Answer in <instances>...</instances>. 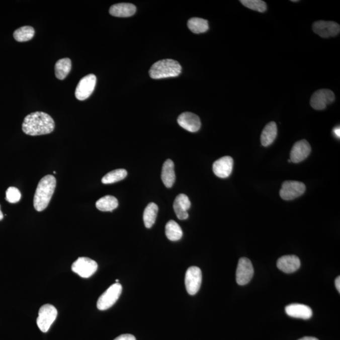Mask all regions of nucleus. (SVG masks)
Listing matches in <instances>:
<instances>
[{"label": "nucleus", "mask_w": 340, "mask_h": 340, "mask_svg": "<svg viewBox=\"0 0 340 340\" xmlns=\"http://www.w3.org/2000/svg\"><path fill=\"white\" fill-rule=\"evenodd\" d=\"M176 172H175L174 162L172 159H167L162 165L161 179L167 188H171L176 182Z\"/></svg>", "instance_id": "obj_19"}, {"label": "nucleus", "mask_w": 340, "mask_h": 340, "mask_svg": "<svg viewBox=\"0 0 340 340\" xmlns=\"http://www.w3.org/2000/svg\"><path fill=\"white\" fill-rule=\"evenodd\" d=\"M333 133L336 137L339 138L340 137V129L339 127H336V128H334L333 130Z\"/></svg>", "instance_id": "obj_33"}, {"label": "nucleus", "mask_w": 340, "mask_h": 340, "mask_svg": "<svg viewBox=\"0 0 340 340\" xmlns=\"http://www.w3.org/2000/svg\"><path fill=\"white\" fill-rule=\"evenodd\" d=\"M306 191V186L302 182L287 181L282 185L280 196L284 201H292L301 196Z\"/></svg>", "instance_id": "obj_7"}, {"label": "nucleus", "mask_w": 340, "mask_h": 340, "mask_svg": "<svg viewBox=\"0 0 340 340\" xmlns=\"http://www.w3.org/2000/svg\"><path fill=\"white\" fill-rule=\"evenodd\" d=\"M254 274L253 267L251 261L247 258L239 259L237 264L236 279L237 284L244 286L248 284Z\"/></svg>", "instance_id": "obj_11"}, {"label": "nucleus", "mask_w": 340, "mask_h": 340, "mask_svg": "<svg viewBox=\"0 0 340 340\" xmlns=\"http://www.w3.org/2000/svg\"><path fill=\"white\" fill-rule=\"evenodd\" d=\"M119 206V202L116 197L106 196L100 199L96 202L97 208L103 212H112Z\"/></svg>", "instance_id": "obj_23"}, {"label": "nucleus", "mask_w": 340, "mask_h": 340, "mask_svg": "<svg viewBox=\"0 0 340 340\" xmlns=\"http://www.w3.org/2000/svg\"><path fill=\"white\" fill-rule=\"evenodd\" d=\"M165 234L170 241H177L182 238L183 231L177 222L170 220L165 227Z\"/></svg>", "instance_id": "obj_22"}, {"label": "nucleus", "mask_w": 340, "mask_h": 340, "mask_svg": "<svg viewBox=\"0 0 340 340\" xmlns=\"http://www.w3.org/2000/svg\"><path fill=\"white\" fill-rule=\"evenodd\" d=\"M191 202L186 195L179 194L175 200L174 211L180 220H186L188 218V210L191 208Z\"/></svg>", "instance_id": "obj_17"}, {"label": "nucleus", "mask_w": 340, "mask_h": 340, "mask_svg": "<svg viewBox=\"0 0 340 340\" xmlns=\"http://www.w3.org/2000/svg\"><path fill=\"white\" fill-rule=\"evenodd\" d=\"M233 168V159L231 156H224L215 161L212 166L215 175L219 178L226 179L230 176Z\"/></svg>", "instance_id": "obj_15"}, {"label": "nucleus", "mask_w": 340, "mask_h": 340, "mask_svg": "<svg viewBox=\"0 0 340 340\" xmlns=\"http://www.w3.org/2000/svg\"><path fill=\"white\" fill-rule=\"evenodd\" d=\"M312 29L315 33L322 38H328L336 36L339 33L340 26L335 22L321 21L314 22Z\"/></svg>", "instance_id": "obj_12"}, {"label": "nucleus", "mask_w": 340, "mask_h": 340, "mask_svg": "<svg viewBox=\"0 0 340 340\" xmlns=\"http://www.w3.org/2000/svg\"><path fill=\"white\" fill-rule=\"evenodd\" d=\"M180 126L189 132H196L201 129V122L199 117L191 112H184L177 119Z\"/></svg>", "instance_id": "obj_14"}, {"label": "nucleus", "mask_w": 340, "mask_h": 340, "mask_svg": "<svg viewBox=\"0 0 340 340\" xmlns=\"http://www.w3.org/2000/svg\"><path fill=\"white\" fill-rule=\"evenodd\" d=\"M55 123L49 115L42 112H33L25 118L22 131L29 136L48 134L54 131Z\"/></svg>", "instance_id": "obj_1"}, {"label": "nucleus", "mask_w": 340, "mask_h": 340, "mask_svg": "<svg viewBox=\"0 0 340 340\" xmlns=\"http://www.w3.org/2000/svg\"><path fill=\"white\" fill-rule=\"evenodd\" d=\"M241 3L246 8L259 12H265L267 7L266 2L262 0H241Z\"/></svg>", "instance_id": "obj_29"}, {"label": "nucleus", "mask_w": 340, "mask_h": 340, "mask_svg": "<svg viewBox=\"0 0 340 340\" xmlns=\"http://www.w3.org/2000/svg\"><path fill=\"white\" fill-rule=\"evenodd\" d=\"M71 61L69 58L59 60L55 65V74L57 78L64 79L69 73L71 69Z\"/></svg>", "instance_id": "obj_25"}, {"label": "nucleus", "mask_w": 340, "mask_h": 340, "mask_svg": "<svg viewBox=\"0 0 340 340\" xmlns=\"http://www.w3.org/2000/svg\"><path fill=\"white\" fill-rule=\"evenodd\" d=\"M35 31L33 27L31 26L22 27L14 32V39L17 42H23L30 41L33 38Z\"/></svg>", "instance_id": "obj_28"}, {"label": "nucleus", "mask_w": 340, "mask_h": 340, "mask_svg": "<svg viewBox=\"0 0 340 340\" xmlns=\"http://www.w3.org/2000/svg\"><path fill=\"white\" fill-rule=\"evenodd\" d=\"M127 176V172L124 169L113 170L105 176L102 179L104 184H112L116 183L124 180Z\"/></svg>", "instance_id": "obj_27"}, {"label": "nucleus", "mask_w": 340, "mask_h": 340, "mask_svg": "<svg viewBox=\"0 0 340 340\" xmlns=\"http://www.w3.org/2000/svg\"><path fill=\"white\" fill-rule=\"evenodd\" d=\"M277 126L276 122H271L266 125L261 135L262 146L267 147L271 145L277 136Z\"/></svg>", "instance_id": "obj_21"}, {"label": "nucleus", "mask_w": 340, "mask_h": 340, "mask_svg": "<svg viewBox=\"0 0 340 340\" xmlns=\"http://www.w3.org/2000/svg\"><path fill=\"white\" fill-rule=\"evenodd\" d=\"M4 219V214L2 213L1 208H0V221Z\"/></svg>", "instance_id": "obj_35"}, {"label": "nucleus", "mask_w": 340, "mask_h": 340, "mask_svg": "<svg viewBox=\"0 0 340 340\" xmlns=\"http://www.w3.org/2000/svg\"><path fill=\"white\" fill-rule=\"evenodd\" d=\"M114 340H136V339L132 334H125L117 337Z\"/></svg>", "instance_id": "obj_31"}, {"label": "nucleus", "mask_w": 340, "mask_h": 340, "mask_svg": "<svg viewBox=\"0 0 340 340\" xmlns=\"http://www.w3.org/2000/svg\"><path fill=\"white\" fill-rule=\"evenodd\" d=\"M299 340H319V339L316 338V337H314L305 336L302 337V338L299 339Z\"/></svg>", "instance_id": "obj_34"}, {"label": "nucleus", "mask_w": 340, "mask_h": 340, "mask_svg": "<svg viewBox=\"0 0 340 340\" xmlns=\"http://www.w3.org/2000/svg\"><path fill=\"white\" fill-rule=\"evenodd\" d=\"M56 186V178L51 175H47L40 181L34 198V208L37 211L41 212L47 208Z\"/></svg>", "instance_id": "obj_2"}, {"label": "nucleus", "mask_w": 340, "mask_h": 340, "mask_svg": "<svg viewBox=\"0 0 340 340\" xmlns=\"http://www.w3.org/2000/svg\"><path fill=\"white\" fill-rule=\"evenodd\" d=\"M311 147L306 140L302 139L297 141L292 147L291 151V161L294 163L304 161L311 153Z\"/></svg>", "instance_id": "obj_13"}, {"label": "nucleus", "mask_w": 340, "mask_h": 340, "mask_svg": "<svg viewBox=\"0 0 340 340\" xmlns=\"http://www.w3.org/2000/svg\"><path fill=\"white\" fill-rule=\"evenodd\" d=\"M292 2H298L299 1H297V0H292Z\"/></svg>", "instance_id": "obj_36"}, {"label": "nucleus", "mask_w": 340, "mask_h": 340, "mask_svg": "<svg viewBox=\"0 0 340 340\" xmlns=\"http://www.w3.org/2000/svg\"><path fill=\"white\" fill-rule=\"evenodd\" d=\"M158 207L154 203H149L144 209L143 220L145 226L151 228L156 221Z\"/></svg>", "instance_id": "obj_24"}, {"label": "nucleus", "mask_w": 340, "mask_h": 340, "mask_svg": "<svg viewBox=\"0 0 340 340\" xmlns=\"http://www.w3.org/2000/svg\"><path fill=\"white\" fill-rule=\"evenodd\" d=\"M335 96L333 92L328 89H321L315 92L310 101V105L312 109L316 111H322L326 108L327 105L334 101Z\"/></svg>", "instance_id": "obj_10"}, {"label": "nucleus", "mask_w": 340, "mask_h": 340, "mask_svg": "<svg viewBox=\"0 0 340 340\" xmlns=\"http://www.w3.org/2000/svg\"><path fill=\"white\" fill-rule=\"evenodd\" d=\"M57 316L56 307L51 304H45L39 309L37 324L42 332L49 331L51 325L53 324Z\"/></svg>", "instance_id": "obj_5"}, {"label": "nucleus", "mask_w": 340, "mask_h": 340, "mask_svg": "<svg viewBox=\"0 0 340 340\" xmlns=\"http://www.w3.org/2000/svg\"><path fill=\"white\" fill-rule=\"evenodd\" d=\"M181 72L182 66L178 61L166 59L160 60L152 64L149 74L152 79H159L178 76Z\"/></svg>", "instance_id": "obj_3"}, {"label": "nucleus", "mask_w": 340, "mask_h": 340, "mask_svg": "<svg viewBox=\"0 0 340 340\" xmlns=\"http://www.w3.org/2000/svg\"><path fill=\"white\" fill-rule=\"evenodd\" d=\"M277 266L285 273L291 274L300 268L301 261L296 255H285L278 260Z\"/></svg>", "instance_id": "obj_16"}, {"label": "nucleus", "mask_w": 340, "mask_h": 340, "mask_svg": "<svg viewBox=\"0 0 340 340\" xmlns=\"http://www.w3.org/2000/svg\"><path fill=\"white\" fill-rule=\"evenodd\" d=\"M98 264L96 261L87 257H79L72 264V271L82 278H89L96 273Z\"/></svg>", "instance_id": "obj_6"}, {"label": "nucleus", "mask_w": 340, "mask_h": 340, "mask_svg": "<svg viewBox=\"0 0 340 340\" xmlns=\"http://www.w3.org/2000/svg\"><path fill=\"white\" fill-rule=\"evenodd\" d=\"M335 286L336 287L337 291L339 293L340 292V277L339 276L337 277L336 280H335Z\"/></svg>", "instance_id": "obj_32"}, {"label": "nucleus", "mask_w": 340, "mask_h": 340, "mask_svg": "<svg viewBox=\"0 0 340 340\" xmlns=\"http://www.w3.org/2000/svg\"><path fill=\"white\" fill-rule=\"evenodd\" d=\"M97 77L94 74H90L82 77L77 85L75 96L79 101L89 99L96 88Z\"/></svg>", "instance_id": "obj_8"}, {"label": "nucleus", "mask_w": 340, "mask_h": 340, "mask_svg": "<svg viewBox=\"0 0 340 340\" xmlns=\"http://www.w3.org/2000/svg\"><path fill=\"white\" fill-rule=\"evenodd\" d=\"M286 312L289 316L295 318L308 319L312 316L311 307L301 304H292L286 307Z\"/></svg>", "instance_id": "obj_18"}, {"label": "nucleus", "mask_w": 340, "mask_h": 340, "mask_svg": "<svg viewBox=\"0 0 340 340\" xmlns=\"http://www.w3.org/2000/svg\"><path fill=\"white\" fill-rule=\"evenodd\" d=\"M136 7L133 4L122 3L114 5L109 10L112 16L117 17H129L136 13Z\"/></svg>", "instance_id": "obj_20"}, {"label": "nucleus", "mask_w": 340, "mask_h": 340, "mask_svg": "<svg viewBox=\"0 0 340 340\" xmlns=\"http://www.w3.org/2000/svg\"><path fill=\"white\" fill-rule=\"evenodd\" d=\"M190 31L194 34H202L209 30V23L207 20L194 17L188 21L187 24Z\"/></svg>", "instance_id": "obj_26"}, {"label": "nucleus", "mask_w": 340, "mask_h": 340, "mask_svg": "<svg viewBox=\"0 0 340 340\" xmlns=\"http://www.w3.org/2000/svg\"><path fill=\"white\" fill-rule=\"evenodd\" d=\"M122 287L119 283L112 285L102 294L97 301V308L101 311L111 308L119 299L122 293Z\"/></svg>", "instance_id": "obj_4"}, {"label": "nucleus", "mask_w": 340, "mask_h": 340, "mask_svg": "<svg viewBox=\"0 0 340 340\" xmlns=\"http://www.w3.org/2000/svg\"><path fill=\"white\" fill-rule=\"evenodd\" d=\"M202 280L201 270L197 267H191L187 270L185 284H186L187 292L194 296L199 292L201 288Z\"/></svg>", "instance_id": "obj_9"}, {"label": "nucleus", "mask_w": 340, "mask_h": 340, "mask_svg": "<svg viewBox=\"0 0 340 340\" xmlns=\"http://www.w3.org/2000/svg\"><path fill=\"white\" fill-rule=\"evenodd\" d=\"M21 199V193L16 187H9L6 192V200L11 204H16Z\"/></svg>", "instance_id": "obj_30"}]
</instances>
